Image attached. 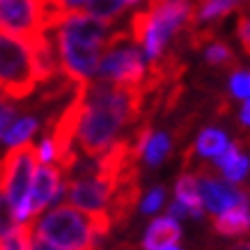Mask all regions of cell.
Here are the masks:
<instances>
[{"label":"cell","mask_w":250,"mask_h":250,"mask_svg":"<svg viewBox=\"0 0 250 250\" xmlns=\"http://www.w3.org/2000/svg\"><path fill=\"white\" fill-rule=\"evenodd\" d=\"M143 92L145 90L122 87L97 78L81 85V92L76 94V143L85 156L101 159L117 143H122V131L140 113Z\"/></svg>","instance_id":"6da1fadb"},{"label":"cell","mask_w":250,"mask_h":250,"mask_svg":"<svg viewBox=\"0 0 250 250\" xmlns=\"http://www.w3.org/2000/svg\"><path fill=\"white\" fill-rule=\"evenodd\" d=\"M115 25L99 21L87 12L60 14L48 28L53 39L60 71L81 87L97 78L101 55L115 37Z\"/></svg>","instance_id":"7a4b0ae2"},{"label":"cell","mask_w":250,"mask_h":250,"mask_svg":"<svg viewBox=\"0 0 250 250\" xmlns=\"http://www.w3.org/2000/svg\"><path fill=\"white\" fill-rule=\"evenodd\" d=\"M195 16V0H167L149 2V7L133 14L131 37L143 48L149 67L166 62V51L182 30H190Z\"/></svg>","instance_id":"3957f363"},{"label":"cell","mask_w":250,"mask_h":250,"mask_svg":"<svg viewBox=\"0 0 250 250\" xmlns=\"http://www.w3.org/2000/svg\"><path fill=\"white\" fill-rule=\"evenodd\" d=\"M110 216H87L69 202L55 205L37 218L35 236L58 250H94L97 239L110 229Z\"/></svg>","instance_id":"277c9868"},{"label":"cell","mask_w":250,"mask_h":250,"mask_svg":"<svg viewBox=\"0 0 250 250\" xmlns=\"http://www.w3.org/2000/svg\"><path fill=\"white\" fill-rule=\"evenodd\" d=\"M39 83L35 39L0 32V92L5 99L28 97Z\"/></svg>","instance_id":"5b68a950"},{"label":"cell","mask_w":250,"mask_h":250,"mask_svg":"<svg viewBox=\"0 0 250 250\" xmlns=\"http://www.w3.org/2000/svg\"><path fill=\"white\" fill-rule=\"evenodd\" d=\"M149 62L145 58L143 48L136 44L129 30H117L106 51L101 55L97 69V81H106L122 87H136L145 90L149 78Z\"/></svg>","instance_id":"8992f818"},{"label":"cell","mask_w":250,"mask_h":250,"mask_svg":"<svg viewBox=\"0 0 250 250\" xmlns=\"http://www.w3.org/2000/svg\"><path fill=\"white\" fill-rule=\"evenodd\" d=\"M39 161L35 145L21 149H7L0 159V193L9 200L19 223H30L32 213V184L37 174Z\"/></svg>","instance_id":"52a82bcc"},{"label":"cell","mask_w":250,"mask_h":250,"mask_svg":"<svg viewBox=\"0 0 250 250\" xmlns=\"http://www.w3.org/2000/svg\"><path fill=\"white\" fill-rule=\"evenodd\" d=\"M58 19L53 0H0V32L35 39Z\"/></svg>","instance_id":"ba28073f"},{"label":"cell","mask_w":250,"mask_h":250,"mask_svg":"<svg viewBox=\"0 0 250 250\" xmlns=\"http://www.w3.org/2000/svg\"><path fill=\"white\" fill-rule=\"evenodd\" d=\"M124 182H115L113 177L99 172L94 167L92 172H83L76 179L67 182V202L87 216H110L115 193Z\"/></svg>","instance_id":"9c48e42d"},{"label":"cell","mask_w":250,"mask_h":250,"mask_svg":"<svg viewBox=\"0 0 250 250\" xmlns=\"http://www.w3.org/2000/svg\"><path fill=\"white\" fill-rule=\"evenodd\" d=\"M195 174H197V186H200V197H202L205 211L211 213L213 218L229 211V209H234V207L250 202L248 190H243L239 184L228 182V179H223L218 174L209 172L207 167H200Z\"/></svg>","instance_id":"30bf717a"},{"label":"cell","mask_w":250,"mask_h":250,"mask_svg":"<svg viewBox=\"0 0 250 250\" xmlns=\"http://www.w3.org/2000/svg\"><path fill=\"white\" fill-rule=\"evenodd\" d=\"M67 195L64 170L60 166H39L32 184V213L42 216L46 207Z\"/></svg>","instance_id":"8fae6325"},{"label":"cell","mask_w":250,"mask_h":250,"mask_svg":"<svg viewBox=\"0 0 250 250\" xmlns=\"http://www.w3.org/2000/svg\"><path fill=\"white\" fill-rule=\"evenodd\" d=\"M213 167L223 179L232 184H241L250 174V154L243 152L239 143H229L228 149L213 161Z\"/></svg>","instance_id":"7c38bea8"},{"label":"cell","mask_w":250,"mask_h":250,"mask_svg":"<svg viewBox=\"0 0 250 250\" xmlns=\"http://www.w3.org/2000/svg\"><path fill=\"white\" fill-rule=\"evenodd\" d=\"M182 239V225L179 220L172 218V216H159L149 223V228L143 236V248L145 250H161L166 246H172V243H179Z\"/></svg>","instance_id":"4fadbf2b"},{"label":"cell","mask_w":250,"mask_h":250,"mask_svg":"<svg viewBox=\"0 0 250 250\" xmlns=\"http://www.w3.org/2000/svg\"><path fill=\"white\" fill-rule=\"evenodd\" d=\"M174 200L188 211V218H202L205 216V205L200 197V186H197L195 172H182L174 184Z\"/></svg>","instance_id":"5bb4252c"},{"label":"cell","mask_w":250,"mask_h":250,"mask_svg":"<svg viewBox=\"0 0 250 250\" xmlns=\"http://www.w3.org/2000/svg\"><path fill=\"white\" fill-rule=\"evenodd\" d=\"M232 143L229 136L218 126H207L197 133L195 145H193V154L202 161H216L220 154L228 149V145Z\"/></svg>","instance_id":"9a60e30c"},{"label":"cell","mask_w":250,"mask_h":250,"mask_svg":"<svg viewBox=\"0 0 250 250\" xmlns=\"http://www.w3.org/2000/svg\"><path fill=\"white\" fill-rule=\"evenodd\" d=\"M39 131V120L35 115H16V120L9 124V129L2 136V145L7 149H21L32 145V138Z\"/></svg>","instance_id":"2e32d148"},{"label":"cell","mask_w":250,"mask_h":250,"mask_svg":"<svg viewBox=\"0 0 250 250\" xmlns=\"http://www.w3.org/2000/svg\"><path fill=\"white\" fill-rule=\"evenodd\" d=\"M213 229L223 236H241L250 232V202L234 207L213 218Z\"/></svg>","instance_id":"e0dca14e"},{"label":"cell","mask_w":250,"mask_h":250,"mask_svg":"<svg viewBox=\"0 0 250 250\" xmlns=\"http://www.w3.org/2000/svg\"><path fill=\"white\" fill-rule=\"evenodd\" d=\"M236 5H239V0H200V5L195 7V16H193L190 30H195L197 25L220 21L223 16L234 12Z\"/></svg>","instance_id":"ac0fdd59"},{"label":"cell","mask_w":250,"mask_h":250,"mask_svg":"<svg viewBox=\"0 0 250 250\" xmlns=\"http://www.w3.org/2000/svg\"><path fill=\"white\" fill-rule=\"evenodd\" d=\"M202 55H205V62L209 67H216V69H239V60L234 55V48L223 42V39H211L207 42L205 48H202Z\"/></svg>","instance_id":"d6986e66"},{"label":"cell","mask_w":250,"mask_h":250,"mask_svg":"<svg viewBox=\"0 0 250 250\" xmlns=\"http://www.w3.org/2000/svg\"><path fill=\"white\" fill-rule=\"evenodd\" d=\"M129 9L131 7L126 5V0H90V5H87L85 12L92 16H97L99 21L115 25Z\"/></svg>","instance_id":"ffe728a7"},{"label":"cell","mask_w":250,"mask_h":250,"mask_svg":"<svg viewBox=\"0 0 250 250\" xmlns=\"http://www.w3.org/2000/svg\"><path fill=\"white\" fill-rule=\"evenodd\" d=\"M32 239H35V228L32 223H23L9 236L0 239V250H30Z\"/></svg>","instance_id":"44dd1931"},{"label":"cell","mask_w":250,"mask_h":250,"mask_svg":"<svg viewBox=\"0 0 250 250\" xmlns=\"http://www.w3.org/2000/svg\"><path fill=\"white\" fill-rule=\"evenodd\" d=\"M35 154H37L39 166H60V147L55 143L53 133H48L35 145Z\"/></svg>","instance_id":"7402d4cb"},{"label":"cell","mask_w":250,"mask_h":250,"mask_svg":"<svg viewBox=\"0 0 250 250\" xmlns=\"http://www.w3.org/2000/svg\"><path fill=\"white\" fill-rule=\"evenodd\" d=\"M228 90L232 99H239V101L250 99V69H234L228 81Z\"/></svg>","instance_id":"603a6c76"},{"label":"cell","mask_w":250,"mask_h":250,"mask_svg":"<svg viewBox=\"0 0 250 250\" xmlns=\"http://www.w3.org/2000/svg\"><path fill=\"white\" fill-rule=\"evenodd\" d=\"M19 225H23V223L16 220V213L12 209V205H9V200L0 193V239L9 236Z\"/></svg>","instance_id":"cb8c5ba5"},{"label":"cell","mask_w":250,"mask_h":250,"mask_svg":"<svg viewBox=\"0 0 250 250\" xmlns=\"http://www.w3.org/2000/svg\"><path fill=\"white\" fill-rule=\"evenodd\" d=\"M163 205H166V188H163V186H154V188L147 190L145 197L140 200V211L152 216V213L161 211Z\"/></svg>","instance_id":"d4e9b609"},{"label":"cell","mask_w":250,"mask_h":250,"mask_svg":"<svg viewBox=\"0 0 250 250\" xmlns=\"http://www.w3.org/2000/svg\"><path fill=\"white\" fill-rule=\"evenodd\" d=\"M236 37L241 42L243 51L250 58V9H241L236 19Z\"/></svg>","instance_id":"484cf974"},{"label":"cell","mask_w":250,"mask_h":250,"mask_svg":"<svg viewBox=\"0 0 250 250\" xmlns=\"http://www.w3.org/2000/svg\"><path fill=\"white\" fill-rule=\"evenodd\" d=\"M90 0H53V7L60 14H71V12H85Z\"/></svg>","instance_id":"4316f807"},{"label":"cell","mask_w":250,"mask_h":250,"mask_svg":"<svg viewBox=\"0 0 250 250\" xmlns=\"http://www.w3.org/2000/svg\"><path fill=\"white\" fill-rule=\"evenodd\" d=\"M167 216H172V218H177V220H182V218H188V211L184 209L177 200H172L170 202V207H167Z\"/></svg>","instance_id":"83f0119b"},{"label":"cell","mask_w":250,"mask_h":250,"mask_svg":"<svg viewBox=\"0 0 250 250\" xmlns=\"http://www.w3.org/2000/svg\"><path fill=\"white\" fill-rule=\"evenodd\" d=\"M239 122H241L243 129H250V99L243 101L241 110H239Z\"/></svg>","instance_id":"f1b7e54d"},{"label":"cell","mask_w":250,"mask_h":250,"mask_svg":"<svg viewBox=\"0 0 250 250\" xmlns=\"http://www.w3.org/2000/svg\"><path fill=\"white\" fill-rule=\"evenodd\" d=\"M30 250H58V248H53L51 243H46V241H42V239H32V248Z\"/></svg>","instance_id":"f546056e"},{"label":"cell","mask_w":250,"mask_h":250,"mask_svg":"<svg viewBox=\"0 0 250 250\" xmlns=\"http://www.w3.org/2000/svg\"><path fill=\"white\" fill-rule=\"evenodd\" d=\"M232 250H250V241H241V243H236Z\"/></svg>","instance_id":"4dcf8cb0"},{"label":"cell","mask_w":250,"mask_h":250,"mask_svg":"<svg viewBox=\"0 0 250 250\" xmlns=\"http://www.w3.org/2000/svg\"><path fill=\"white\" fill-rule=\"evenodd\" d=\"M140 2H143V0H126V5H129V7H138Z\"/></svg>","instance_id":"1f68e13d"},{"label":"cell","mask_w":250,"mask_h":250,"mask_svg":"<svg viewBox=\"0 0 250 250\" xmlns=\"http://www.w3.org/2000/svg\"><path fill=\"white\" fill-rule=\"evenodd\" d=\"M161 250H182V248H179V243H172V246H166V248H161Z\"/></svg>","instance_id":"d6a6232c"},{"label":"cell","mask_w":250,"mask_h":250,"mask_svg":"<svg viewBox=\"0 0 250 250\" xmlns=\"http://www.w3.org/2000/svg\"><path fill=\"white\" fill-rule=\"evenodd\" d=\"M152 2H167V0H152Z\"/></svg>","instance_id":"836d02e7"},{"label":"cell","mask_w":250,"mask_h":250,"mask_svg":"<svg viewBox=\"0 0 250 250\" xmlns=\"http://www.w3.org/2000/svg\"><path fill=\"white\" fill-rule=\"evenodd\" d=\"M2 99H5V94H2V92H0V101H2Z\"/></svg>","instance_id":"e575fe53"},{"label":"cell","mask_w":250,"mask_h":250,"mask_svg":"<svg viewBox=\"0 0 250 250\" xmlns=\"http://www.w3.org/2000/svg\"><path fill=\"white\" fill-rule=\"evenodd\" d=\"M239 2H250V0H239Z\"/></svg>","instance_id":"d590c367"},{"label":"cell","mask_w":250,"mask_h":250,"mask_svg":"<svg viewBox=\"0 0 250 250\" xmlns=\"http://www.w3.org/2000/svg\"><path fill=\"white\" fill-rule=\"evenodd\" d=\"M0 143H2V133H0Z\"/></svg>","instance_id":"8d00e7d4"},{"label":"cell","mask_w":250,"mask_h":250,"mask_svg":"<svg viewBox=\"0 0 250 250\" xmlns=\"http://www.w3.org/2000/svg\"><path fill=\"white\" fill-rule=\"evenodd\" d=\"M248 195H250V190H248Z\"/></svg>","instance_id":"74e56055"}]
</instances>
